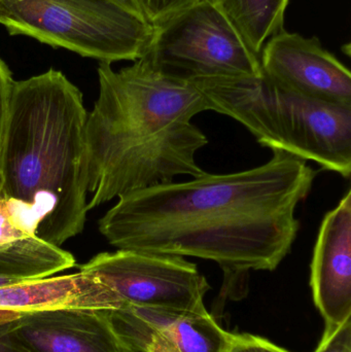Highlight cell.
Wrapping results in <instances>:
<instances>
[{
    "label": "cell",
    "instance_id": "obj_9",
    "mask_svg": "<svg viewBox=\"0 0 351 352\" xmlns=\"http://www.w3.org/2000/svg\"><path fill=\"white\" fill-rule=\"evenodd\" d=\"M32 352H130L109 310L62 308L27 312L8 322Z\"/></svg>",
    "mask_w": 351,
    "mask_h": 352
},
{
    "label": "cell",
    "instance_id": "obj_4",
    "mask_svg": "<svg viewBox=\"0 0 351 352\" xmlns=\"http://www.w3.org/2000/svg\"><path fill=\"white\" fill-rule=\"evenodd\" d=\"M208 111L245 126L261 146L351 175V107L310 98L265 74L193 80Z\"/></svg>",
    "mask_w": 351,
    "mask_h": 352
},
{
    "label": "cell",
    "instance_id": "obj_20",
    "mask_svg": "<svg viewBox=\"0 0 351 352\" xmlns=\"http://www.w3.org/2000/svg\"><path fill=\"white\" fill-rule=\"evenodd\" d=\"M144 352H179L170 343L160 336L150 337Z\"/></svg>",
    "mask_w": 351,
    "mask_h": 352
},
{
    "label": "cell",
    "instance_id": "obj_14",
    "mask_svg": "<svg viewBox=\"0 0 351 352\" xmlns=\"http://www.w3.org/2000/svg\"><path fill=\"white\" fill-rule=\"evenodd\" d=\"M290 0H216L247 47L259 56L265 43L284 30Z\"/></svg>",
    "mask_w": 351,
    "mask_h": 352
},
{
    "label": "cell",
    "instance_id": "obj_7",
    "mask_svg": "<svg viewBox=\"0 0 351 352\" xmlns=\"http://www.w3.org/2000/svg\"><path fill=\"white\" fill-rule=\"evenodd\" d=\"M80 271L93 275L125 306L206 311L212 287L185 256L117 250L93 256Z\"/></svg>",
    "mask_w": 351,
    "mask_h": 352
},
{
    "label": "cell",
    "instance_id": "obj_12",
    "mask_svg": "<svg viewBox=\"0 0 351 352\" xmlns=\"http://www.w3.org/2000/svg\"><path fill=\"white\" fill-rule=\"evenodd\" d=\"M119 297L88 273L29 279L0 287V310L27 312L62 308L117 310Z\"/></svg>",
    "mask_w": 351,
    "mask_h": 352
},
{
    "label": "cell",
    "instance_id": "obj_17",
    "mask_svg": "<svg viewBox=\"0 0 351 352\" xmlns=\"http://www.w3.org/2000/svg\"><path fill=\"white\" fill-rule=\"evenodd\" d=\"M228 352H291L271 341L251 334H233L232 345Z\"/></svg>",
    "mask_w": 351,
    "mask_h": 352
},
{
    "label": "cell",
    "instance_id": "obj_3",
    "mask_svg": "<svg viewBox=\"0 0 351 352\" xmlns=\"http://www.w3.org/2000/svg\"><path fill=\"white\" fill-rule=\"evenodd\" d=\"M87 119L82 92L59 70L12 84L0 192L33 234L59 248L86 225Z\"/></svg>",
    "mask_w": 351,
    "mask_h": 352
},
{
    "label": "cell",
    "instance_id": "obj_1",
    "mask_svg": "<svg viewBox=\"0 0 351 352\" xmlns=\"http://www.w3.org/2000/svg\"><path fill=\"white\" fill-rule=\"evenodd\" d=\"M272 152L255 168L128 192L103 215L99 231L117 250L214 261L226 273L275 270L292 252L296 209L319 171L290 153Z\"/></svg>",
    "mask_w": 351,
    "mask_h": 352
},
{
    "label": "cell",
    "instance_id": "obj_16",
    "mask_svg": "<svg viewBox=\"0 0 351 352\" xmlns=\"http://www.w3.org/2000/svg\"><path fill=\"white\" fill-rule=\"evenodd\" d=\"M315 352H351V318L331 332H324Z\"/></svg>",
    "mask_w": 351,
    "mask_h": 352
},
{
    "label": "cell",
    "instance_id": "obj_22",
    "mask_svg": "<svg viewBox=\"0 0 351 352\" xmlns=\"http://www.w3.org/2000/svg\"><path fill=\"white\" fill-rule=\"evenodd\" d=\"M113 1L117 2V4L123 6L126 10H130V12H134V14H137V16L144 18L141 12H140L139 8H137V6H136L135 2H134L133 0H113Z\"/></svg>",
    "mask_w": 351,
    "mask_h": 352
},
{
    "label": "cell",
    "instance_id": "obj_10",
    "mask_svg": "<svg viewBox=\"0 0 351 352\" xmlns=\"http://www.w3.org/2000/svg\"><path fill=\"white\" fill-rule=\"evenodd\" d=\"M310 269L313 301L331 332L351 318V190L324 217Z\"/></svg>",
    "mask_w": 351,
    "mask_h": 352
},
{
    "label": "cell",
    "instance_id": "obj_19",
    "mask_svg": "<svg viewBox=\"0 0 351 352\" xmlns=\"http://www.w3.org/2000/svg\"><path fill=\"white\" fill-rule=\"evenodd\" d=\"M0 352H32L19 341L8 329V322L0 324Z\"/></svg>",
    "mask_w": 351,
    "mask_h": 352
},
{
    "label": "cell",
    "instance_id": "obj_23",
    "mask_svg": "<svg viewBox=\"0 0 351 352\" xmlns=\"http://www.w3.org/2000/svg\"><path fill=\"white\" fill-rule=\"evenodd\" d=\"M21 279L16 278H8V277H0V287H3V285H12V283H19Z\"/></svg>",
    "mask_w": 351,
    "mask_h": 352
},
{
    "label": "cell",
    "instance_id": "obj_18",
    "mask_svg": "<svg viewBox=\"0 0 351 352\" xmlns=\"http://www.w3.org/2000/svg\"><path fill=\"white\" fill-rule=\"evenodd\" d=\"M14 78L8 65L0 58V148H1L2 138H3L4 126L8 116V104H10V93H12Z\"/></svg>",
    "mask_w": 351,
    "mask_h": 352
},
{
    "label": "cell",
    "instance_id": "obj_21",
    "mask_svg": "<svg viewBox=\"0 0 351 352\" xmlns=\"http://www.w3.org/2000/svg\"><path fill=\"white\" fill-rule=\"evenodd\" d=\"M23 314L21 312L10 311V310H0V324L12 322L20 318Z\"/></svg>",
    "mask_w": 351,
    "mask_h": 352
},
{
    "label": "cell",
    "instance_id": "obj_2",
    "mask_svg": "<svg viewBox=\"0 0 351 352\" xmlns=\"http://www.w3.org/2000/svg\"><path fill=\"white\" fill-rule=\"evenodd\" d=\"M99 93L86 124L88 210L128 192L205 171L196 155L207 138L192 119L208 111L199 89L142 56L115 72L100 62Z\"/></svg>",
    "mask_w": 351,
    "mask_h": 352
},
{
    "label": "cell",
    "instance_id": "obj_6",
    "mask_svg": "<svg viewBox=\"0 0 351 352\" xmlns=\"http://www.w3.org/2000/svg\"><path fill=\"white\" fill-rule=\"evenodd\" d=\"M144 56L163 74L185 82L263 74L259 56L214 1L196 4L156 27Z\"/></svg>",
    "mask_w": 351,
    "mask_h": 352
},
{
    "label": "cell",
    "instance_id": "obj_5",
    "mask_svg": "<svg viewBox=\"0 0 351 352\" xmlns=\"http://www.w3.org/2000/svg\"><path fill=\"white\" fill-rule=\"evenodd\" d=\"M0 24L103 63L135 61L156 27L113 0H0Z\"/></svg>",
    "mask_w": 351,
    "mask_h": 352
},
{
    "label": "cell",
    "instance_id": "obj_8",
    "mask_svg": "<svg viewBox=\"0 0 351 352\" xmlns=\"http://www.w3.org/2000/svg\"><path fill=\"white\" fill-rule=\"evenodd\" d=\"M263 74L284 88L310 98L351 107L350 70L324 49L317 37L282 30L260 54Z\"/></svg>",
    "mask_w": 351,
    "mask_h": 352
},
{
    "label": "cell",
    "instance_id": "obj_15",
    "mask_svg": "<svg viewBox=\"0 0 351 352\" xmlns=\"http://www.w3.org/2000/svg\"><path fill=\"white\" fill-rule=\"evenodd\" d=\"M146 22L159 27L185 12L188 8L205 1L216 0H133Z\"/></svg>",
    "mask_w": 351,
    "mask_h": 352
},
{
    "label": "cell",
    "instance_id": "obj_11",
    "mask_svg": "<svg viewBox=\"0 0 351 352\" xmlns=\"http://www.w3.org/2000/svg\"><path fill=\"white\" fill-rule=\"evenodd\" d=\"M115 331L130 352H144L150 337L160 336L179 352H228L232 333L206 311L125 306L109 310Z\"/></svg>",
    "mask_w": 351,
    "mask_h": 352
},
{
    "label": "cell",
    "instance_id": "obj_13",
    "mask_svg": "<svg viewBox=\"0 0 351 352\" xmlns=\"http://www.w3.org/2000/svg\"><path fill=\"white\" fill-rule=\"evenodd\" d=\"M76 265L70 252L43 241L23 223L0 192V277L29 280L53 276Z\"/></svg>",
    "mask_w": 351,
    "mask_h": 352
}]
</instances>
